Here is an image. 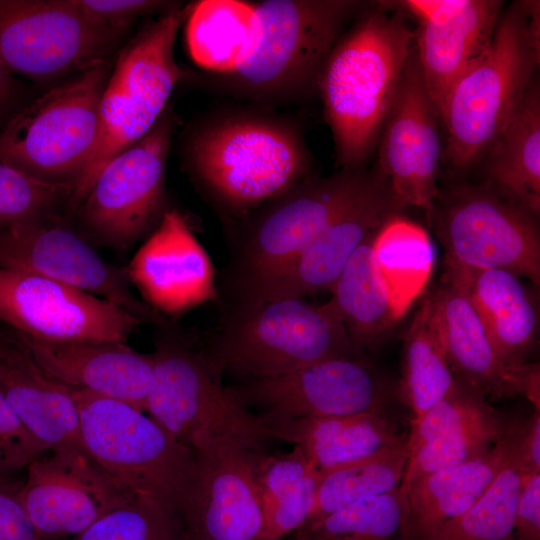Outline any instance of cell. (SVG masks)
<instances>
[{
	"instance_id": "obj_1",
	"label": "cell",
	"mask_w": 540,
	"mask_h": 540,
	"mask_svg": "<svg viewBox=\"0 0 540 540\" xmlns=\"http://www.w3.org/2000/svg\"><path fill=\"white\" fill-rule=\"evenodd\" d=\"M184 155L194 182L228 219L313 175L301 125L254 104L222 107L201 117L188 132Z\"/></svg>"
},
{
	"instance_id": "obj_2",
	"label": "cell",
	"mask_w": 540,
	"mask_h": 540,
	"mask_svg": "<svg viewBox=\"0 0 540 540\" xmlns=\"http://www.w3.org/2000/svg\"><path fill=\"white\" fill-rule=\"evenodd\" d=\"M330 50L317 92L339 169L365 163L378 139L414 47V30L387 4H364Z\"/></svg>"
},
{
	"instance_id": "obj_3",
	"label": "cell",
	"mask_w": 540,
	"mask_h": 540,
	"mask_svg": "<svg viewBox=\"0 0 540 540\" xmlns=\"http://www.w3.org/2000/svg\"><path fill=\"white\" fill-rule=\"evenodd\" d=\"M539 7L526 0L503 10L488 47L447 91L439 108L446 132L442 162L454 174L482 162L536 79Z\"/></svg>"
},
{
	"instance_id": "obj_4",
	"label": "cell",
	"mask_w": 540,
	"mask_h": 540,
	"mask_svg": "<svg viewBox=\"0 0 540 540\" xmlns=\"http://www.w3.org/2000/svg\"><path fill=\"white\" fill-rule=\"evenodd\" d=\"M260 37L234 72L208 76L214 92L266 108L302 102L317 92L322 66L348 22L354 0L253 1Z\"/></svg>"
},
{
	"instance_id": "obj_5",
	"label": "cell",
	"mask_w": 540,
	"mask_h": 540,
	"mask_svg": "<svg viewBox=\"0 0 540 540\" xmlns=\"http://www.w3.org/2000/svg\"><path fill=\"white\" fill-rule=\"evenodd\" d=\"M199 345L217 372L240 378L277 376L360 355L331 301L314 305L303 298L232 302L221 325Z\"/></svg>"
},
{
	"instance_id": "obj_6",
	"label": "cell",
	"mask_w": 540,
	"mask_h": 540,
	"mask_svg": "<svg viewBox=\"0 0 540 540\" xmlns=\"http://www.w3.org/2000/svg\"><path fill=\"white\" fill-rule=\"evenodd\" d=\"M154 347L146 404L150 417L193 452L217 439L252 452H268L274 438L223 385L222 375L198 343L168 322L158 326Z\"/></svg>"
},
{
	"instance_id": "obj_7",
	"label": "cell",
	"mask_w": 540,
	"mask_h": 540,
	"mask_svg": "<svg viewBox=\"0 0 540 540\" xmlns=\"http://www.w3.org/2000/svg\"><path fill=\"white\" fill-rule=\"evenodd\" d=\"M376 176V167L312 175L281 196L230 218L233 298L289 267Z\"/></svg>"
},
{
	"instance_id": "obj_8",
	"label": "cell",
	"mask_w": 540,
	"mask_h": 540,
	"mask_svg": "<svg viewBox=\"0 0 540 540\" xmlns=\"http://www.w3.org/2000/svg\"><path fill=\"white\" fill-rule=\"evenodd\" d=\"M188 13L177 6L150 20L119 51L104 88L95 149L68 206L75 212L101 169L143 138L169 105L186 71L174 46Z\"/></svg>"
},
{
	"instance_id": "obj_9",
	"label": "cell",
	"mask_w": 540,
	"mask_h": 540,
	"mask_svg": "<svg viewBox=\"0 0 540 540\" xmlns=\"http://www.w3.org/2000/svg\"><path fill=\"white\" fill-rule=\"evenodd\" d=\"M73 395L83 451L126 491L155 500L176 521L193 481L194 452L127 403L74 387Z\"/></svg>"
},
{
	"instance_id": "obj_10",
	"label": "cell",
	"mask_w": 540,
	"mask_h": 540,
	"mask_svg": "<svg viewBox=\"0 0 540 540\" xmlns=\"http://www.w3.org/2000/svg\"><path fill=\"white\" fill-rule=\"evenodd\" d=\"M112 67L110 59L99 61L22 107L0 130V163L76 188L96 146Z\"/></svg>"
},
{
	"instance_id": "obj_11",
	"label": "cell",
	"mask_w": 540,
	"mask_h": 540,
	"mask_svg": "<svg viewBox=\"0 0 540 540\" xmlns=\"http://www.w3.org/2000/svg\"><path fill=\"white\" fill-rule=\"evenodd\" d=\"M428 223L445 250V263L504 269L539 285V213L494 185L440 189Z\"/></svg>"
},
{
	"instance_id": "obj_12",
	"label": "cell",
	"mask_w": 540,
	"mask_h": 540,
	"mask_svg": "<svg viewBox=\"0 0 540 540\" xmlns=\"http://www.w3.org/2000/svg\"><path fill=\"white\" fill-rule=\"evenodd\" d=\"M176 127L171 104L138 142L99 172L75 210L79 233L91 244L125 251L159 224L166 208V168Z\"/></svg>"
},
{
	"instance_id": "obj_13",
	"label": "cell",
	"mask_w": 540,
	"mask_h": 540,
	"mask_svg": "<svg viewBox=\"0 0 540 540\" xmlns=\"http://www.w3.org/2000/svg\"><path fill=\"white\" fill-rule=\"evenodd\" d=\"M260 420L377 413L394 417L397 388L366 356L320 361L228 387ZM400 402V401H399Z\"/></svg>"
},
{
	"instance_id": "obj_14",
	"label": "cell",
	"mask_w": 540,
	"mask_h": 540,
	"mask_svg": "<svg viewBox=\"0 0 540 540\" xmlns=\"http://www.w3.org/2000/svg\"><path fill=\"white\" fill-rule=\"evenodd\" d=\"M122 34L76 0H0V61L33 80L73 75L109 59Z\"/></svg>"
},
{
	"instance_id": "obj_15",
	"label": "cell",
	"mask_w": 540,
	"mask_h": 540,
	"mask_svg": "<svg viewBox=\"0 0 540 540\" xmlns=\"http://www.w3.org/2000/svg\"><path fill=\"white\" fill-rule=\"evenodd\" d=\"M0 267L73 286L118 305L143 323L170 322L133 293L125 268L103 259L56 216L0 227Z\"/></svg>"
},
{
	"instance_id": "obj_16",
	"label": "cell",
	"mask_w": 540,
	"mask_h": 540,
	"mask_svg": "<svg viewBox=\"0 0 540 540\" xmlns=\"http://www.w3.org/2000/svg\"><path fill=\"white\" fill-rule=\"evenodd\" d=\"M0 321L57 342H126L143 324L101 297L39 275L0 267Z\"/></svg>"
},
{
	"instance_id": "obj_17",
	"label": "cell",
	"mask_w": 540,
	"mask_h": 540,
	"mask_svg": "<svg viewBox=\"0 0 540 540\" xmlns=\"http://www.w3.org/2000/svg\"><path fill=\"white\" fill-rule=\"evenodd\" d=\"M252 453L222 439L194 451L193 481L176 519L181 540H265Z\"/></svg>"
},
{
	"instance_id": "obj_18",
	"label": "cell",
	"mask_w": 540,
	"mask_h": 540,
	"mask_svg": "<svg viewBox=\"0 0 540 540\" xmlns=\"http://www.w3.org/2000/svg\"><path fill=\"white\" fill-rule=\"evenodd\" d=\"M440 122L413 47L378 139L376 167L400 203L423 210L427 221L440 192Z\"/></svg>"
},
{
	"instance_id": "obj_19",
	"label": "cell",
	"mask_w": 540,
	"mask_h": 540,
	"mask_svg": "<svg viewBox=\"0 0 540 540\" xmlns=\"http://www.w3.org/2000/svg\"><path fill=\"white\" fill-rule=\"evenodd\" d=\"M28 466L19 499L46 540H69L136 496L83 450L50 451Z\"/></svg>"
},
{
	"instance_id": "obj_20",
	"label": "cell",
	"mask_w": 540,
	"mask_h": 540,
	"mask_svg": "<svg viewBox=\"0 0 540 540\" xmlns=\"http://www.w3.org/2000/svg\"><path fill=\"white\" fill-rule=\"evenodd\" d=\"M377 171L365 192L340 213L289 267L235 297L232 302L303 298L331 290L359 246L391 218L402 215L405 209L386 177Z\"/></svg>"
},
{
	"instance_id": "obj_21",
	"label": "cell",
	"mask_w": 540,
	"mask_h": 540,
	"mask_svg": "<svg viewBox=\"0 0 540 540\" xmlns=\"http://www.w3.org/2000/svg\"><path fill=\"white\" fill-rule=\"evenodd\" d=\"M429 298L441 344L457 381L489 402L524 396L534 411H540L539 364H505L469 299L445 273Z\"/></svg>"
},
{
	"instance_id": "obj_22",
	"label": "cell",
	"mask_w": 540,
	"mask_h": 540,
	"mask_svg": "<svg viewBox=\"0 0 540 540\" xmlns=\"http://www.w3.org/2000/svg\"><path fill=\"white\" fill-rule=\"evenodd\" d=\"M125 269L142 300L165 317L218 297L212 261L176 209L164 213Z\"/></svg>"
},
{
	"instance_id": "obj_23",
	"label": "cell",
	"mask_w": 540,
	"mask_h": 540,
	"mask_svg": "<svg viewBox=\"0 0 540 540\" xmlns=\"http://www.w3.org/2000/svg\"><path fill=\"white\" fill-rule=\"evenodd\" d=\"M397 5L417 21L414 49L439 113L454 81L490 44L503 1L406 0Z\"/></svg>"
},
{
	"instance_id": "obj_24",
	"label": "cell",
	"mask_w": 540,
	"mask_h": 540,
	"mask_svg": "<svg viewBox=\"0 0 540 540\" xmlns=\"http://www.w3.org/2000/svg\"><path fill=\"white\" fill-rule=\"evenodd\" d=\"M510 424L491 402L457 381L444 399L410 421L400 487L418 476L481 456L505 437Z\"/></svg>"
},
{
	"instance_id": "obj_25",
	"label": "cell",
	"mask_w": 540,
	"mask_h": 540,
	"mask_svg": "<svg viewBox=\"0 0 540 540\" xmlns=\"http://www.w3.org/2000/svg\"><path fill=\"white\" fill-rule=\"evenodd\" d=\"M15 333L55 379L146 412L152 353H140L125 342H57Z\"/></svg>"
},
{
	"instance_id": "obj_26",
	"label": "cell",
	"mask_w": 540,
	"mask_h": 540,
	"mask_svg": "<svg viewBox=\"0 0 540 540\" xmlns=\"http://www.w3.org/2000/svg\"><path fill=\"white\" fill-rule=\"evenodd\" d=\"M0 392L48 451L83 450L73 387L47 373L11 329L0 330Z\"/></svg>"
},
{
	"instance_id": "obj_27",
	"label": "cell",
	"mask_w": 540,
	"mask_h": 540,
	"mask_svg": "<svg viewBox=\"0 0 540 540\" xmlns=\"http://www.w3.org/2000/svg\"><path fill=\"white\" fill-rule=\"evenodd\" d=\"M469 299L499 358L509 366L528 363L539 330L535 295L521 277L499 268L445 263V272Z\"/></svg>"
},
{
	"instance_id": "obj_28",
	"label": "cell",
	"mask_w": 540,
	"mask_h": 540,
	"mask_svg": "<svg viewBox=\"0 0 540 540\" xmlns=\"http://www.w3.org/2000/svg\"><path fill=\"white\" fill-rule=\"evenodd\" d=\"M513 426L511 422L505 437L481 456L418 476L400 487L406 500L402 540H427L486 492L511 452Z\"/></svg>"
},
{
	"instance_id": "obj_29",
	"label": "cell",
	"mask_w": 540,
	"mask_h": 540,
	"mask_svg": "<svg viewBox=\"0 0 540 540\" xmlns=\"http://www.w3.org/2000/svg\"><path fill=\"white\" fill-rule=\"evenodd\" d=\"M270 435L298 447L319 472L371 456L408 439L393 416L358 413L261 420Z\"/></svg>"
},
{
	"instance_id": "obj_30",
	"label": "cell",
	"mask_w": 540,
	"mask_h": 540,
	"mask_svg": "<svg viewBox=\"0 0 540 540\" xmlns=\"http://www.w3.org/2000/svg\"><path fill=\"white\" fill-rule=\"evenodd\" d=\"M183 25L190 58L210 75L229 74L238 69L253 53L260 37L253 1L190 3Z\"/></svg>"
},
{
	"instance_id": "obj_31",
	"label": "cell",
	"mask_w": 540,
	"mask_h": 540,
	"mask_svg": "<svg viewBox=\"0 0 540 540\" xmlns=\"http://www.w3.org/2000/svg\"><path fill=\"white\" fill-rule=\"evenodd\" d=\"M485 181L540 211V89L537 78L491 145Z\"/></svg>"
},
{
	"instance_id": "obj_32",
	"label": "cell",
	"mask_w": 540,
	"mask_h": 540,
	"mask_svg": "<svg viewBox=\"0 0 540 540\" xmlns=\"http://www.w3.org/2000/svg\"><path fill=\"white\" fill-rule=\"evenodd\" d=\"M375 235L354 252L330 290V301L351 344L363 356L378 346L399 321L374 262Z\"/></svg>"
},
{
	"instance_id": "obj_33",
	"label": "cell",
	"mask_w": 540,
	"mask_h": 540,
	"mask_svg": "<svg viewBox=\"0 0 540 540\" xmlns=\"http://www.w3.org/2000/svg\"><path fill=\"white\" fill-rule=\"evenodd\" d=\"M373 258L399 320L423 292L434 251L427 232L402 215L391 218L374 237Z\"/></svg>"
},
{
	"instance_id": "obj_34",
	"label": "cell",
	"mask_w": 540,
	"mask_h": 540,
	"mask_svg": "<svg viewBox=\"0 0 540 540\" xmlns=\"http://www.w3.org/2000/svg\"><path fill=\"white\" fill-rule=\"evenodd\" d=\"M456 384L457 379L441 344L428 295L421 302L404 335L398 398L410 410L411 420H416L444 399Z\"/></svg>"
},
{
	"instance_id": "obj_35",
	"label": "cell",
	"mask_w": 540,
	"mask_h": 540,
	"mask_svg": "<svg viewBox=\"0 0 540 540\" xmlns=\"http://www.w3.org/2000/svg\"><path fill=\"white\" fill-rule=\"evenodd\" d=\"M407 457L408 439L371 456L320 472L316 502L306 523L400 487Z\"/></svg>"
},
{
	"instance_id": "obj_36",
	"label": "cell",
	"mask_w": 540,
	"mask_h": 540,
	"mask_svg": "<svg viewBox=\"0 0 540 540\" xmlns=\"http://www.w3.org/2000/svg\"><path fill=\"white\" fill-rule=\"evenodd\" d=\"M513 447V433H512ZM522 471L511 452L486 492L427 540H508L513 536Z\"/></svg>"
},
{
	"instance_id": "obj_37",
	"label": "cell",
	"mask_w": 540,
	"mask_h": 540,
	"mask_svg": "<svg viewBox=\"0 0 540 540\" xmlns=\"http://www.w3.org/2000/svg\"><path fill=\"white\" fill-rule=\"evenodd\" d=\"M406 500L400 487L305 523L306 540H402Z\"/></svg>"
},
{
	"instance_id": "obj_38",
	"label": "cell",
	"mask_w": 540,
	"mask_h": 540,
	"mask_svg": "<svg viewBox=\"0 0 540 540\" xmlns=\"http://www.w3.org/2000/svg\"><path fill=\"white\" fill-rule=\"evenodd\" d=\"M74 186L43 181L0 163V227L55 217Z\"/></svg>"
},
{
	"instance_id": "obj_39",
	"label": "cell",
	"mask_w": 540,
	"mask_h": 540,
	"mask_svg": "<svg viewBox=\"0 0 540 540\" xmlns=\"http://www.w3.org/2000/svg\"><path fill=\"white\" fill-rule=\"evenodd\" d=\"M69 540H181L172 515L155 500L136 496Z\"/></svg>"
},
{
	"instance_id": "obj_40",
	"label": "cell",
	"mask_w": 540,
	"mask_h": 540,
	"mask_svg": "<svg viewBox=\"0 0 540 540\" xmlns=\"http://www.w3.org/2000/svg\"><path fill=\"white\" fill-rule=\"evenodd\" d=\"M320 472L311 470L300 482L264 507L265 540H280L309 519L317 497Z\"/></svg>"
},
{
	"instance_id": "obj_41",
	"label": "cell",
	"mask_w": 540,
	"mask_h": 540,
	"mask_svg": "<svg viewBox=\"0 0 540 540\" xmlns=\"http://www.w3.org/2000/svg\"><path fill=\"white\" fill-rule=\"evenodd\" d=\"M252 467L263 508L289 491L314 469L296 446L285 454L253 452Z\"/></svg>"
},
{
	"instance_id": "obj_42",
	"label": "cell",
	"mask_w": 540,
	"mask_h": 540,
	"mask_svg": "<svg viewBox=\"0 0 540 540\" xmlns=\"http://www.w3.org/2000/svg\"><path fill=\"white\" fill-rule=\"evenodd\" d=\"M76 3L95 21L120 33L139 17L164 14L179 4L158 0H76Z\"/></svg>"
},
{
	"instance_id": "obj_43",
	"label": "cell",
	"mask_w": 540,
	"mask_h": 540,
	"mask_svg": "<svg viewBox=\"0 0 540 540\" xmlns=\"http://www.w3.org/2000/svg\"><path fill=\"white\" fill-rule=\"evenodd\" d=\"M0 440L8 450L16 470L27 467L48 451L46 446L25 427L1 392Z\"/></svg>"
},
{
	"instance_id": "obj_44",
	"label": "cell",
	"mask_w": 540,
	"mask_h": 540,
	"mask_svg": "<svg viewBox=\"0 0 540 540\" xmlns=\"http://www.w3.org/2000/svg\"><path fill=\"white\" fill-rule=\"evenodd\" d=\"M20 485L7 475L0 476V540H46L19 499Z\"/></svg>"
},
{
	"instance_id": "obj_45",
	"label": "cell",
	"mask_w": 540,
	"mask_h": 540,
	"mask_svg": "<svg viewBox=\"0 0 540 540\" xmlns=\"http://www.w3.org/2000/svg\"><path fill=\"white\" fill-rule=\"evenodd\" d=\"M513 538L540 540V472L522 473Z\"/></svg>"
},
{
	"instance_id": "obj_46",
	"label": "cell",
	"mask_w": 540,
	"mask_h": 540,
	"mask_svg": "<svg viewBox=\"0 0 540 540\" xmlns=\"http://www.w3.org/2000/svg\"><path fill=\"white\" fill-rule=\"evenodd\" d=\"M513 456L522 473L540 472V412L514 423Z\"/></svg>"
},
{
	"instance_id": "obj_47",
	"label": "cell",
	"mask_w": 540,
	"mask_h": 540,
	"mask_svg": "<svg viewBox=\"0 0 540 540\" xmlns=\"http://www.w3.org/2000/svg\"><path fill=\"white\" fill-rule=\"evenodd\" d=\"M21 96V87L14 74L0 61V121L5 123L19 110L15 109Z\"/></svg>"
},
{
	"instance_id": "obj_48",
	"label": "cell",
	"mask_w": 540,
	"mask_h": 540,
	"mask_svg": "<svg viewBox=\"0 0 540 540\" xmlns=\"http://www.w3.org/2000/svg\"><path fill=\"white\" fill-rule=\"evenodd\" d=\"M16 471L15 465L3 442L0 440V476Z\"/></svg>"
},
{
	"instance_id": "obj_49",
	"label": "cell",
	"mask_w": 540,
	"mask_h": 540,
	"mask_svg": "<svg viewBox=\"0 0 540 540\" xmlns=\"http://www.w3.org/2000/svg\"><path fill=\"white\" fill-rule=\"evenodd\" d=\"M295 539L294 540H306L305 534L302 528H299L297 531H295Z\"/></svg>"
},
{
	"instance_id": "obj_50",
	"label": "cell",
	"mask_w": 540,
	"mask_h": 540,
	"mask_svg": "<svg viewBox=\"0 0 540 540\" xmlns=\"http://www.w3.org/2000/svg\"><path fill=\"white\" fill-rule=\"evenodd\" d=\"M508 540H515V539H514V538H513V536H512V537H511V538H509Z\"/></svg>"
}]
</instances>
